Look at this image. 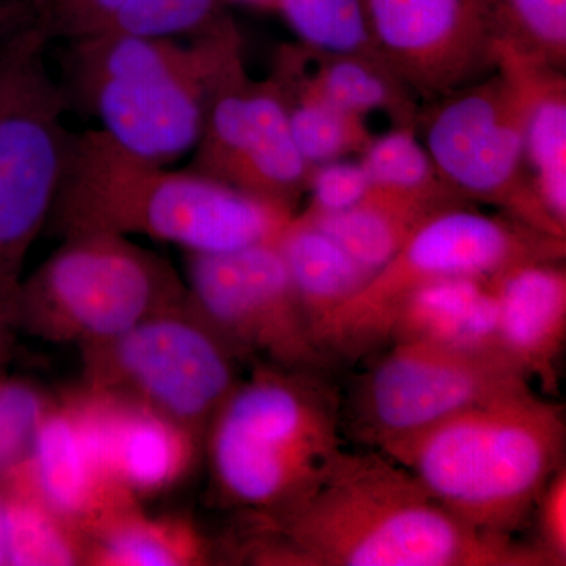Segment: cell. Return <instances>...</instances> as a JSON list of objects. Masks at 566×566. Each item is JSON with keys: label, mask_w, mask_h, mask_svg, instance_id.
<instances>
[{"label": "cell", "mask_w": 566, "mask_h": 566, "mask_svg": "<svg viewBox=\"0 0 566 566\" xmlns=\"http://www.w3.org/2000/svg\"><path fill=\"white\" fill-rule=\"evenodd\" d=\"M256 564L549 566L535 545L469 526L386 453L342 449L292 502L259 513Z\"/></svg>", "instance_id": "obj_1"}, {"label": "cell", "mask_w": 566, "mask_h": 566, "mask_svg": "<svg viewBox=\"0 0 566 566\" xmlns=\"http://www.w3.org/2000/svg\"><path fill=\"white\" fill-rule=\"evenodd\" d=\"M296 211L202 174L167 170L103 133L73 134L50 214L66 237L145 234L189 253L277 240Z\"/></svg>", "instance_id": "obj_2"}, {"label": "cell", "mask_w": 566, "mask_h": 566, "mask_svg": "<svg viewBox=\"0 0 566 566\" xmlns=\"http://www.w3.org/2000/svg\"><path fill=\"white\" fill-rule=\"evenodd\" d=\"M565 422L534 390L506 395L379 450L458 520L513 538L564 465Z\"/></svg>", "instance_id": "obj_3"}, {"label": "cell", "mask_w": 566, "mask_h": 566, "mask_svg": "<svg viewBox=\"0 0 566 566\" xmlns=\"http://www.w3.org/2000/svg\"><path fill=\"white\" fill-rule=\"evenodd\" d=\"M243 63L229 18L212 31L177 39L102 33L71 43L74 95L115 144L164 164L193 150L216 88Z\"/></svg>", "instance_id": "obj_4"}, {"label": "cell", "mask_w": 566, "mask_h": 566, "mask_svg": "<svg viewBox=\"0 0 566 566\" xmlns=\"http://www.w3.org/2000/svg\"><path fill=\"white\" fill-rule=\"evenodd\" d=\"M208 446L223 497L259 513L281 509L344 449L337 397L312 371L264 365L212 417Z\"/></svg>", "instance_id": "obj_5"}, {"label": "cell", "mask_w": 566, "mask_h": 566, "mask_svg": "<svg viewBox=\"0 0 566 566\" xmlns=\"http://www.w3.org/2000/svg\"><path fill=\"white\" fill-rule=\"evenodd\" d=\"M497 66L482 80L422 106L417 133L436 169L465 202L493 205L536 232L565 240L547 214L526 159V82L520 57L497 48Z\"/></svg>", "instance_id": "obj_6"}, {"label": "cell", "mask_w": 566, "mask_h": 566, "mask_svg": "<svg viewBox=\"0 0 566 566\" xmlns=\"http://www.w3.org/2000/svg\"><path fill=\"white\" fill-rule=\"evenodd\" d=\"M565 240L504 214L469 207L431 216L363 290L315 331L326 356H359L385 342L395 305L423 283L446 277L491 279L528 262H560Z\"/></svg>", "instance_id": "obj_7"}, {"label": "cell", "mask_w": 566, "mask_h": 566, "mask_svg": "<svg viewBox=\"0 0 566 566\" xmlns=\"http://www.w3.org/2000/svg\"><path fill=\"white\" fill-rule=\"evenodd\" d=\"M51 40L36 22L11 41L0 69V286L11 289L25 253L50 219L71 136L69 96L43 62Z\"/></svg>", "instance_id": "obj_8"}, {"label": "cell", "mask_w": 566, "mask_h": 566, "mask_svg": "<svg viewBox=\"0 0 566 566\" xmlns=\"http://www.w3.org/2000/svg\"><path fill=\"white\" fill-rule=\"evenodd\" d=\"M41 329L98 346L181 304L186 286L156 253L112 233L66 237L21 293Z\"/></svg>", "instance_id": "obj_9"}, {"label": "cell", "mask_w": 566, "mask_h": 566, "mask_svg": "<svg viewBox=\"0 0 566 566\" xmlns=\"http://www.w3.org/2000/svg\"><path fill=\"white\" fill-rule=\"evenodd\" d=\"M232 346L181 304L91 348L95 389L120 395L200 434L237 382Z\"/></svg>", "instance_id": "obj_10"}, {"label": "cell", "mask_w": 566, "mask_h": 566, "mask_svg": "<svg viewBox=\"0 0 566 566\" xmlns=\"http://www.w3.org/2000/svg\"><path fill=\"white\" fill-rule=\"evenodd\" d=\"M528 382L504 357L398 342L360 378L353 427L365 444L382 450L474 406L524 392Z\"/></svg>", "instance_id": "obj_11"}, {"label": "cell", "mask_w": 566, "mask_h": 566, "mask_svg": "<svg viewBox=\"0 0 566 566\" xmlns=\"http://www.w3.org/2000/svg\"><path fill=\"white\" fill-rule=\"evenodd\" d=\"M186 292L193 311L237 354L301 371H314L329 359L275 241L233 252L191 253Z\"/></svg>", "instance_id": "obj_12"}, {"label": "cell", "mask_w": 566, "mask_h": 566, "mask_svg": "<svg viewBox=\"0 0 566 566\" xmlns=\"http://www.w3.org/2000/svg\"><path fill=\"white\" fill-rule=\"evenodd\" d=\"M193 150V172L293 211L314 169L294 142L281 85L252 81L244 63L216 88Z\"/></svg>", "instance_id": "obj_13"}, {"label": "cell", "mask_w": 566, "mask_h": 566, "mask_svg": "<svg viewBox=\"0 0 566 566\" xmlns=\"http://www.w3.org/2000/svg\"><path fill=\"white\" fill-rule=\"evenodd\" d=\"M364 6L387 65L424 102L497 66L485 0H364Z\"/></svg>", "instance_id": "obj_14"}, {"label": "cell", "mask_w": 566, "mask_h": 566, "mask_svg": "<svg viewBox=\"0 0 566 566\" xmlns=\"http://www.w3.org/2000/svg\"><path fill=\"white\" fill-rule=\"evenodd\" d=\"M73 403L104 474L129 501L161 493L191 471L199 434L169 417L95 387Z\"/></svg>", "instance_id": "obj_15"}, {"label": "cell", "mask_w": 566, "mask_h": 566, "mask_svg": "<svg viewBox=\"0 0 566 566\" xmlns=\"http://www.w3.org/2000/svg\"><path fill=\"white\" fill-rule=\"evenodd\" d=\"M18 468L40 501L77 532L133 504L104 475L70 401L48 408Z\"/></svg>", "instance_id": "obj_16"}, {"label": "cell", "mask_w": 566, "mask_h": 566, "mask_svg": "<svg viewBox=\"0 0 566 566\" xmlns=\"http://www.w3.org/2000/svg\"><path fill=\"white\" fill-rule=\"evenodd\" d=\"M502 352L545 394L558 387L566 337V273L558 262H528L490 279Z\"/></svg>", "instance_id": "obj_17"}, {"label": "cell", "mask_w": 566, "mask_h": 566, "mask_svg": "<svg viewBox=\"0 0 566 566\" xmlns=\"http://www.w3.org/2000/svg\"><path fill=\"white\" fill-rule=\"evenodd\" d=\"M385 340L417 342L506 359L499 340L497 301L490 279L446 277L417 286L395 305Z\"/></svg>", "instance_id": "obj_18"}, {"label": "cell", "mask_w": 566, "mask_h": 566, "mask_svg": "<svg viewBox=\"0 0 566 566\" xmlns=\"http://www.w3.org/2000/svg\"><path fill=\"white\" fill-rule=\"evenodd\" d=\"M277 66L349 114L367 118L381 112L394 126L417 129L420 96L385 62L363 55L323 54L297 43L283 48Z\"/></svg>", "instance_id": "obj_19"}, {"label": "cell", "mask_w": 566, "mask_h": 566, "mask_svg": "<svg viewBox=\"0 0 566 566\" xmlns=\"http://www.w3.org/2000/svg\"><path fill=\"white\" fill-rule=\"evenodd\" d=\"M461 205L469 203L371 186L363 202L349 210L319 216L300 212V216L329 234L360 266L375 274L397 255L427 219Z\"/></svg>", "instance_id": "obj_20"}, {"label": "cell", "mask_w": 566, "mask_h": 566, "mask_svg": "<svg viewBox=\"0 0 566 566\" xmlns=\"http://www.w3.org/2000/svg\"><path fill=\"white\" fill-rule=\"evenodd\" d=\"M275 244L314 334L319 324L353 300L374 275L329 234L297 212L279 234Z\"/></svg>", "instance_id": "obj_21"}, {"label": "cell", "mask_w": 566, "mask_h": 566, "mask_svg": "<svg viewBox=\"0 0 566 566\" xmlns=\"http://www.w3.org/2000/svg\"><path fill=\"white\" fill-rule=\"evenodd\" d=\"M515 52V51H513ZM520 57L526 82V159L539 202L566 230V81L562 70Z\"/></svg>", "instance_id": "obj_22"}, {"label": "cell", "mask_w": 566, "mask_h": 566, "mask_svg": "<svg viewBox=\"0 0 566 566\" xmlns=\"http://www.w3.org/2000/svg\"><path fill=\"white\" fill-rule=\"evenodd\" d=\"M85 560L106 566L199 565L208 560L202 536L180 521L150 520L133 505L117 510L87 531Z\"/></svg>", "instance_id": "obj_23"}, {"label": "cell", "mask_w": 566, "mask_h": 566, "mask_svg": "<svg viewBox=\"0 0 566 566\" xmlns=\"http://www.w3.org/2000/svg\"><path fill=\"white\" fill-rule=\"evenodd\" d=\"M6 495L9 565L65 566L85 558L82 536L33 493L20 468L0 476Z\"/></svg>", "instance_id": "obj_24"}, {"label": "cell", "mask_w": 566, "mask_h": 566, "mask_svg": "<svg viewBox=\"0 0 566 566\" xmlns=\"http://www.w3.org/2000/svg\"><path fill=\"white\" fill-rule=\"evenodd\" d=\"M273 77L285 96L294 142L305 161L315 167L363 155L375 137L365 118L326 102L281 66L275 65Z\"/></svg>", "instance_id": "obj_25"}, {"label": "cell", "mask_w": 566, "mask_h": 566, "mask_svg": "<svg viewBox=\"0 0 566 566\" xmlns=\"http://www.w3.org/2000/svg\"><path fill=\"white\" fill-rule=\"evenodd\" d=\"M286 24L308 50L363 55L385 62L376 44L364 0H277Z\"/></svg>", "instance_id": "obj_26"}, {"label": "cell", "mask_w": 566, "mask_h": 566, "mask_svg": "<svg viewBox=\"0 0 566 566\" xmlns=\"http://www.w3.org/2000/svg\"><path fill=\"white\" fill-rule=\"evenodd\" d=\"M359 159L376 188L468 203L442 180L415 128L392 126L382 136H375Z\"/></svg>", "instance_id": "obj_27"}, {"label": "cell", "mask_w": 566, "mask_h": 566, "mask_svg": "<svg viewBox=\"0 0 566 566\" xmlns=\"http://www.w3.org/2000/svg\"><path fill=\"white\" fill-rule=\"evenodd\" d=\"M497 44L564 70L566 0H485Z\"/></svg>", "instance_id": "obj_28"}, {"label": "cell", "mask_w": 566, "mask_h": 566, "mask_svg": "<svg viewBox=\"0 0 566 566\" xmlns=\"http://www.w3.org/2000/svg\"><path fill=\"white\" fill-rule=\"evenodd\" d=\"M221 0H128L103 33H128L151 39L199 36L226 18Z\"/></svg>", "instance_id": "obj_29"}, {"label": "cell", "mask_w": 566, "mask_h": 566, "mask_svg": "<svg viewBox=\"0 0 566 566\" xmlns=\"http://www.w3.org/2000/svg\"><path fill=\"white\" fill-rule=\"evenodd\" d=\"M46 398L28 382L0 378V476L28 460Z\"/></svg>", "instance_id": "obj_30"}, {"label": "cell", "mask_w": 566, "mask_h": 566, "mask_svg": "<svg viewBox=\"0 0 566 566\" xmlns=\"http://www.w3.org/2000/svg\"><path fill=\"white\" fill-rule=\"evenodd\" d=\"M371 182L363 163L352 159L318 164L312 169L307 192L311 202L303 214H334L363 202Z\"/></svg>", "instance_id": "obj_31"}, {"label": "cell", "mask_w": 566, "mask_h": 566, "mask_svg": "<svg viewBox=\"0 0 566 566\" xmlns=\"http://www.w3.org/2000/svg\"><path fill=\"white\" fill-rule=\"evenodd\" d=\"M128 0H48V29L51 39L73 43L102 35Z\"/></svg>", "instance_id": "obj_32"}, {"label": "cell", "mask_w": 566, "mask_h": 566, "mask_svg": "<svg viewBox=\"0 0 566 566\" xmlns=\"http://www.w3.org/2000/svg\"><path fill=\"white\" fill-rule=\"evenodd\" d=\"M536 513L535 546L542 551L549 566L566 564V471L565 465L551 476L539 494Z\"/></svg>", "instance_id": "obj_33"}, {"label": "cell", "mask_w": 566, "mask_h": 566, "mask_svg": "<svg viewBox=\"0 0 566 566\" xmlns=\"http://www.w3.org/2000/svg\"><path fill=\"white\" fill-rule=\"evenodd\" d=\"M39 20V11L32 9H20L0 14V69H2L3 57H6V52L14 36Z\"/></svg>", "instance_id": "obj_34"}, {"label": "cell", "mask_w": 566, "mask_h": 566, "mask_svg": "<svg viewBox=\"0 0 566 566\" xmlns=\"http://www.w3.org/2000/svg\"><path fill=\"white\" fill-rule=\"evenodd\" d=\"M0 565H9V551H7V524H6V495L0 483Z\"/></svg>", "instance_id": "obj_35"}, {"label": "cell", "mask_w": 566, "mask_h": 566, "mask_svg": "<svg viewBox=\"0 0 566 566\" xmlns=\"http://www.w3.org/2000/svg\"><path fill=\"white\" fill-rule=\"evenodd\" d=\"M237 2L245 3V6L256 7V9H277V0H237Z\"/></svg>", "instance_id": "obj_36"}, {"label": "cell", "mask_w": 566, "mask_h": 566, "mask_svg": "<svg viewBox=\"0 0 566 566\" xmlns=\"http://www.w3.org/2000/svg\"><path fill=\"white\" fill-rule=\"evenodd\" d=\"M31 2H33V0H0V14L14 9H20V7Z\"/></svg>", "instance_id": "obj_37"}]
</instances>
